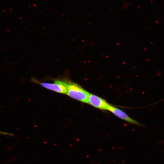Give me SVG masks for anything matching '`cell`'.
Segmentation results:
<instances>
[{"instance_id":"cell-1","label":"cell","mask_w":164,"mask_h":164,"mask_svg":"<svg viewBox=\"0 0 164 164\" xmlns=\"http://www.w3.org/2000/svg\"><path fill=\"white\" fill-rule=\"evenodd\" d=\"M66 82L67 89L66 94L75 99L85 103H88L90 93L80 86L67 78Z\"/></svg>"},{"instance_id":"cell-2","label":"cell","mask_w":164,"mask_h":164,"mask_svg":"<svg viewBox=\"0 0 164 164\" xmlns=\"http://www.w3.org/2000/svg\"><path fill=\"white\" fill-rule=\"evenodd\" d=\"M67 78L64 77L55 79L53 83L40 82L33 78L32 81L47 89L59 93L66 94L67 91L66 82Z\"/></svg>"},{"instance_id":"cell-3","label":"cell","mask_w":164,"mask_h":164,"mask_svg":"<svg viewBox=\"0 0 164 164\" xmlns=\"http://www.w3.org/2000/svg\"><path fill=\"white\" fill-rule=\"evenodd\" d=\"M87 104L99 109L107 110H108L111 105L104 99L90 93L88 97Z\"/></svg>"},{"instance_id":"cell-4","label":"cell","mask_w":164,"mask_h":164,"mask_svg":"<svg viewBox=\"0 0 164 164\" xmlns=\"http://www.w3.org/2000/svg\"><path fill=\"white\" fill-rule=\"evenodd\" d=\"M108 110L116 116L129 123L138 126H144L143 125L132 119L125 113L118 108L111 105Z\"/></svg>"},{"instance_id":"cell-5","label":"cell","mask_w":164,"mask_h":164,"mask_svg":"<svg viewBox=\"0 0 164 164\" xmlns=\"http://www.w3.org/2000/svg\"><path fill=\"white\" fill-rule=\"evenodd\" d=\"M0 134H2V135H11V136L13 135V134H12L11 133H9L8 132H4L1 131H0Z\"/></svg>"}]
</instances>
